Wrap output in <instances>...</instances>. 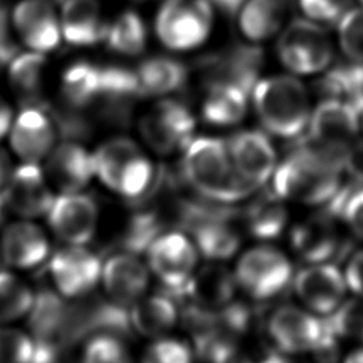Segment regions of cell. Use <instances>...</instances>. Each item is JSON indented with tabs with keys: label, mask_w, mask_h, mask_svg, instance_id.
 I'll use <instances>...</instances> for the list:
<instances>
[{
	"label": "cell",
	"mask_w": 363,
	"mask_h": 363,
	"mask_svg": "<svg viewBox=\"0 0 363 363\" xmlns=\"http://www.w3.org/2000/svg\"><path fill=\"white\" fill-rule=\"evenodd\" d=\"M95 176L115 194L138 201L155 190L160 179L152 160L129 138L105 140L92 153Z\"/></svg>",
	"instance_id": "4"
},
{
	"label": "cell",
	"mask_w": 363,
	"mask_h": 363,
	"mask_svg": "<svg viewBox=\"0 0 363 363\" xmlns=\"http://www.w3.org/2000/svg\"><path fill=\"white\" fill-rule=\"evenodd\" d=\"M213 21L208 0H164L156 16V34L170 50L199 47L210 34Z\"/></svg>",
	"instance_id": "7"
},
{
	"label": "cell",
	"mask_w": 363,
	"mask_h": 363,
	"mask_svg": "<svg viewBox=\"0 0 363 363\" xmlns=\"http://www.w3.org/2000/svg\"><path fill=\"white\" fill-rule=\"evenodd\" d=\"M323 319L339 339L363 343V298L345 299L335 312L323 316Z\"/></svg>",
	"instance_id": "38"
},
{
	"label": "cell",
	"mask_w": 363,
	"mask_h": 363,
	"mask_svg": "<svg viewBox=\"0 0 363 363\" xmlns=\"http://www.w3.org/2000/svg\"><path fill=\"white\" fill-rule=\"evenodd\" d=\"M138 1H145V0H138Z\"/></svg>",
	"instance_id": "54"
},
{
	"label": "cell",
	"mask_w": 363,
	"mask_h": 363,
	"mask_svg": "<svg viewBox=\"0 0 363 363\" xmlns=\"http://www.w3.org/2000/svg\"><path fill=\"white\" fill-rule=\"evenodd\" d=\"M336 41L325 26L305 17L295 18L279 31L277 54L282 65L299 78L325 72L333 62Z\"/></svg>",
	"instance_id": "5"
},
{
	"label": "cell",
	"mask_w": 363,
	"mask_h": 363,
	"mask_svg": "<svg viewBox=\"0 0 363 363\" xmlns=\"http://www.w3.org/2000/svg\"><path fill=\"white\" fill-rule=\"evenodd\" d=\"M289 13V0H247L240 13V27L244 35L254 41H265L277 35Z\"/></svg>",
	"instance_id": "28"
},
{
	"label": "cell",
	"mask_w": 363,
	"mask_h": 363,
	"mask_svg": "<svg viewBox=\"0 0 363 363\" xmlns=\"http://www.w3.org/2000/svg\"><path fill=\"white\" fill-rule=\"evenodd\" d=\"M37 345L26 332L0 325V363H33Z\"/></svg>",
	"instance_id": "40"
},
{
	"label": "cell",
	"mask_w": 363,
	"mask_h": 363,
	"mask_svg": "<svg viewBox=\"0 0 363 363\" xmlns=\"http://www.w3.org/2000/svg\"><path fill=\"white\" fill-rule=\"evenodd\" d=\"M136 75L143 95H164L186 84L187 68L174 58L152 57L139 65Z\"/></svg>",
	"instance_id": "33"
},
{
	"label": "cell",
	"mask_w": 363,
	"mask_h": 363,
	"mask_svg": "<svg viewBox=\"0 0 363 363\" xmlns=\"http://www.w3.org/2000/svg\"><path fill=\"white\" fill-rule=\"evenodd\" d=\"M71 305L64 296L52 291H41L34 295L33 306L28 312V325L37 347L57 353L67 345Z\"/></svg>",
	"instance_id": "23"
},
{
	"label": "cell",
	"mask_w": 363,
	"mask_h": 363,
	"mask_svg": "<svg viewBox=\"0 0 363 363\" xmlns=\"http://www.w3.org/2000/svg\"><path fill=\"white\" fill-rule=\"evenodd\" d=\"M196 119L180 101L162 99L139 122L143 140L159 155L184 149L193 139Z\"/></svg>",
	"instance_id": "10"
},
{
	"label": "cell",
	"mask_w": 363,
	"mask_h": 363,
	"mask_svg": "<svg viewBox=\"0 0 363 363\" xmlns=\"http://www.w3.org/2000/svg\"><path fill=\"white\" fill-rule=\"evenodd\" d=\"M99 81L101 67L85 61L69 65L61 78L64 101L77 109L95 104L99 94Z\"/></svg>",
	"instance_id": "34"
},
{
	"label": "cell",
	"mask_w": 363,
	"mask_h": 363,
	"mask_svg": "<svg viewBox=\"0 0 363 363\" xmlns=\"http://www.w3.org/2000/svg\"><path fill=\"white\" fill-rule=\"evenodd\" d=\"M146 252L153 275L170 292L186 294L199 264V251L193 240L184 233L167 231L159 234Z\"/></svg>",
	"instance_id": "8"
},
{
	"label": "cell",
	"mask_w": 363,
	"mask_h": 363,
	"mask_svg": "<svg viewBox=\"0 0 363 363\" xmlns=\"http://www.w3.org/2000/svg\"><path fill=\"white\" fill-rule=\"evenodd\" d=\"M340 218L354 237L363 240V186L353 187L349 191Z\"/></svg>",
	"instance_id": "43"
},
{
	"label": "cell",
	"mask_w": 363,
	"mask_h": 363,
	"mask_svg": "<svg viewBox=\"0 0 363 363\" xmlns=\"http://www.w3.org/2000/svg\"><path fill=\"white\" fill-rule=\"evenodd\" d=\"M13 123V111L7 101L0 95V140L9 135Z\"/></svg>",
	"instance_id": "47"
},
{
	"label": "cell",
	"mask_w": 363,
	"mask_h": 363,
	"mask_svg": "<svg viewBox=\"0 0 363 363\" xmlns=\"http://www.w3.org/2000/svg\"><path fill=\"white\" fill-rule=\"evenodd\" d=\"M14 164L11 162V157L9 152L0 146V201L3 199V193L11 179V174L14 172Z\"/></svg>",
	"instance_id": "46"
},
{
	"label": "cell",
	"mask_w": 363,
	"mask_h": 363,
	"mask_svg": "<svg viewBox=\"0 0 363 363\" xmlns=\"http://www.w3.org/2000/svg\"><path fill=\"white\" fill-rule=\"evenodd\" d=\"M45 216L52 233L68 245H85L95 235L98 206L89 194L61 193L54 197Z\"/></svg>",
	"instance_id": "12"
},
{
	"label": "cell",
	"mask_w": 363,
	"mask_h": 363,
	"mask_svg": "<svg viewBox=\"0 0 363 363\" xmlns=\"http://www.w3.org/2000/svg\"><path fill=\"white\" fill-rule=\"evenodd\" d=\"M235 285L234 274L227 268L210 265L196 271L187 286L186 295H190L194 299V305L203 309H220L228 305L233 299Z\"/></svg>",
	"instance_id": "30"
},
{
	"label": "cell",
	"mask_w": 363,
	"mask_h": 363,
	"mask_svg": "<svg viewBox=\"0 0 363 363\" xmlns=\"http://www.w3.org/2000/svg\"><path fill=\"white\" fill-rule=\"evenodd\" d=\"M101 282L112 302L132 306L146 295L149 269L133 252L122 251L102 264Z\"/></svg>",
	"instance_id": "21"
},
{
	"label": "cell",
	"mask_w": 363,
	"mask_h": 363,
	"mask_svg": "<svg viewBox=\"0 0 363 363\" xmlns=\"http://www.w3.org/2000/svg\"><path fill=\"white\" fill-rule=\"evenodd\" d=\"M145 96L136 72L121 65L101 67L98 104L99 116L115 125H125L132 115L133 104Z\"/></svg>",
	"instance_id": "20"
},
{
	"label": "cell",
	"mask_w": 363,
	"mask_h": 363,
	"mask_svg": "<svg viewBox=\"0 0 363 363\" xmlns=\"http://www.w3.org/2000/svg\"><path fill=\"white\" fill-rule=\"evenodd\" d=\"M262 64V50L252 44H235L221 52L204 57L200 62L207 85L230 84L248 95L258 81Z\"/></svg>",
	"instance_id": "16"
},
{
	"label": "cell",
	"mask_w": 363,
	"mask_h": 363,
	"mask_svg": "<svg viewBox=\"0 0 363 363\" xmlns=\"http://www.w3.org/2000/svg\"><path fill=\"white\" fill-rule=\"evenodd\" d=\"M21 41L31 50L48 52L60 44V23L48 0H21L11 13Z\"/></svg>",
	"instance_id": "25"
},
{
	"label": "cell",
	"mask_w": 363,
	"mask_h": 363,
	"mask_svg": "<svg viewBox=\"0 0 363 363\" xmlns=\"http://www.w3.org/2000/svg\"><path fill=\"white\" fill-rule=\"evenodd\" d=\"M285 200L274 190L254 199L244 211V221L250 234L259 240H274L282 234L288 223Z\"/></svg>",
	"instance_id": "31"
},
{
	"label": "cell",
	"mask_w": 363,
	"mask_h": 363,
	"mask_svg": "<svg viewBox=\"0 0 363 363\" xmlns=\"http://www.w3.org/2000/svg\"><path fill=\"white\" fill-rule=\"evenodd\" d=\"M57 133L45 108L23 106L9 130L10 147L23 162L40 163L55 146Z\"/></svg>",
	"instance_id": "19"
},
{
	"label": "cell",
	"mask_w": 363,
	"mask_h": 363,
	"mask_svg": "<svg viewBox=\"0 0 363 363\" xmlns=\"http://www.w3.org/2000/svg\"><path fill=\"white\" fill-rule=\"evenodd\" d=\"M60 27L67 43L84 47L104 41L108 23L96 0H64Z\"/></svg>",
	"instance_id": "26"
},
{
	"label": "cell",
	"mask_w": 363,
	"mask_h": 363,
	"mask_svg": "<svg viewBox=\"0 0 363 363\" xmlns=\"http://www.w3.org/2000/svg\"><path fill=\"white\" fill-rule=\"evenodd\" d=\"M356 3L360 4V6H363V0H356Z\"/></svg>",
	"instance_id": "53"
},
{
	"label": "cell",
	"mask_w": 363,
	"mask_h": 363,
	"mask_svg": "<svg viewBox=\"0 0 363 363\" xmlns=\"http://www.w3.org/2000/svg\"><path fill=\"white\" fill-rule=\"evenodd\" d=\"M342 183V163L311 142L294 147L272 174L281 199L306 206H325Z\"/></svg>",
	"instance_id": "1"
},
{
	"label": "cell",
	"mask_w": 363,
	"mask_h": 363,
	"mask_svg": "<svg viewBox=\"0 0 363 363\" xmlns=\"http://www.w3.org/2000/svg\"><path fill=\"white\" fill-rule=\"evenodd\" d=\"M347 289L363 298V248L349 257L343 272Z\"/></svg>",
	"instance_id": "45"
},
{
	"label": "cell",
	"mask_w": 363,
	"mask_h": 363,
	"mask_svg": "<svg viewBox=\"0 0 363 363\" xmlns=\"http://www.w3.org/2000/svg\"><path fill=\"white\" fill-rule=\"evenodd\" d=\"M179 312L170 295H145L129 309L132 329L146 337H162L177 323Z\"/></svg>",
	"instance_id": "27"
},
{
	"label": "cell",
	"mask_w": 363,
	"mask_h": 363,
	"mask_svg": "<svg viewBox=\"0 0 363 363\" xmlns=\"http://www.w3.org/2000/svg\"><path fill=\"white\" fill-rule=\"evenodd\" d=\"M33 363H55V354L50 353L48 350L37 347V354Z\"/></svg>",
	"instance_id": "51"
},
{
	"label": "cell",
	"mask_w": 363,
	"mask_h": 363,
	"mask_svg": "<svg viewBox=\"0 0 363 363\" xmlns=\"http://www.w3.org/2000/svg\"><path fill=\"white\" fill-rule=\"evenodd\" d=\"M294 291L311 312L328 316L345 301L347 285L333 262L308 264L292 279Z\"/></svg>",
	"instance_id": "15"
},
{
	"label": "cell",
	"mask_w": 363,
	"mask_h": 363,
	"mask_svg": "<svg viewBox=\"0 0 363 363\" xmlns=\"http://www.w3.org/2000/svg\"><path fill=\"white\" fill-rule=\"evenodd\" d=\"M323 316L318 318L309 309L284 305L275 309L267 323V330L275 347L291 354L312 353L325 335Z\"/></svg>",
	"instance_id": "11"
},
{
	"label": "cell",
	"mask_w": 363,
	"mask_h": 363,
	"mask_svg": "<svg viewBox=\"0 0 363 363\" xmlns=\"http://www.w3.org/2000/svg\"><path fill=\"white\" fill-rule=\"evenodd\" d=\"M248 94L230 84H210L203 102V118L216 126L238 123L247 112Z\"/></svg>",
	"instance_id": "32"
},
{
	"label": "cell",
	"mask_w": 363,
	"mask_h": 363,
	"mask_svg": "<svg viewBox=\"0 0 363 363\" xmlns=\"http://www.w3.org/2000/svg\"><path fill=\"white\" fill-rule=\"evenodd\" d=\"M234 278L248 296L255 301H267L289 286L294 279V268L289 258L278 248L258 245L240 257Z\"/></svg>",
	"instance_id": "6"
},
{
	"label": "cell",
	"mask_w": 363,
	"mask_h": 363,
	"mask_svg": "<svg viewBox=\"0 0 363 363\" xmlns=\"http://www.w3.org/2000/svg\"><path fill=\"white\" fill-rule=\"evenodd\" d=\"M360 132L363 133V116L360 118Z\"/></svg>",
	"instance_id": "52"
},
{
	"label": "cell",
	"mask_w": 363,
	"mask_h": 363,
	"mask_svg": "<svg viewBox=\"0 0 363 363\" xmlns=\"http://www.w3.org/2000/svg\"><path fill=\"white\" fill-rule=\"evenodd\" d=\"M44 173L61 193L81 191L95 176L92 153L77 140H65L45 157Z\"/></svg>",
	"instance_id": "24"
},
{
	"label": "cell",
	"mask_w": 363,
	"mask_h": 363,
	"mask_svg": "<svg viewBox=\"0 0 363 363\" xmlns=\"http://www.w3.org/2000/svg\"><path fill=\"white\" fill-rule=\"evenodd\" d=\"M335 41L346 60L363 65V6L356 4L336 24Z\"/></svg>",
	"instance_id": "37"
},
{
	"label": "cell",
	"mask_w": 363,
	"mask_h": 363,
	"mask_svg": "<svg viewBox=\"0 0 363 363\" xmlns=\"http://www.w3.org/2000/svg\"><path fill=\"white\" fill-rule=\"evenodd\" d=\"M34 302L31 288L17 275L0 271V325L28 315Z\"/></svg>",
	"instance_id": "36"
},
{
	"label": "cell",
	"mask_w": 363,
	"mask_h": 363,
	"mask_svg": "<svg viewBox=\"0 0 363 363\" xmlns=\"http://www.w3.org/2000/svg\"><path fill=\"white\" fill-rule=\"evenodd\" d=\"M50 255V241L35 223L20 218L0 234V259L14 269L40 267Z\"/></svg>",
	"instance_id": "22"
},
{
	"label": "cell",
	"mask_w": 363,
	"mask_h": 363,
	"mask_svg": "<svg viewBox=\"0 0 363 363\" xmlns=\"http://www.w3.org/2000/svg\"><path fill=\"white\" fill-rule=\"evenodd\" d=\"M183 150L182 170L184 179L207 201L231 204L247 199L254 191L238 176L227 143L221 139L194 138Z\"/></svg>",
	"instance_id": "2"
},
{
	"label": "cell",
	"mask_w": 363,
	"mask_h": 363,
	"mask_svg": "<svg viewBox=\"0 0 363 363\" xmlns=\"http://www.w3.org/2000/svg\"><path fill=\"white\" fill-rule=\"evenodd\" d=\"M104 41L118 54H140L146 45V27L142 17L135 11L121 13L113 23L108 24Z\"/></svg>",
	"instance_id": "35"
},
{
	"label": "cell",
	"mask_w": 363,
	"mask_h": 363,
	"mask_svg": "<svg viewBox=\"0 0 363 363\" xmlns=\"http://www.w3.org/2000/svg\"><path fill=\"white\" fill-rule=\"evenodd\" d=\"M82 363H133L123 337L96 333L85 343Z\"/></svg>",
	"instance_id": "39"
},
{
	"label": "cell",
	"mask_w": 363,
	"mask_h": 363,
	"mask_svg": "<svg viewBox=\"0 0 363 363\" xmlns=\"http://www.w3.org/2000/svg\"><path fill=\"white\" fill-rule=\"evenodd\" d=\"M356 4V0H298L303 17L322 26H336Z\"/></svg>",
	"instance_id": "41"
},
{
	"label": "cell",
	"mask_w": 363,
	"mask_h": 363,
	"mask_svg": "<svg viewBox=\"0 0 363 363\" xmlns=\"http://www.w3.org/2000/svg\"><path fill=\"white\" fill-rule=\"evenodd\" d=\"M208 1L211 6L223 11L225 16H234L242 9L247 0H208Z\"/></svg>",
	"instance_id": "49"
},
{
	"label": "cell",
	"mask_w": 363,
	"mask_h": 363,
	"mask_svg": "<svg viewBox=\"0 0 363 363\" xmlns=\"http://www.w3.org/2000/svg\"><path fill=\"white\" fill-rule=\"evenodd\" d=\"M231 162L238 176L252 189L262 187L277 167V152L267 133L247 129L234 133L227 142Z\"/></svg>",
	"instance_id": "17"
},
{
	"label": "cell",
	"mask_w": 363,
	"mask_h": 363,
	"mask_svg": "<svg viewBox=\"0 0 363 363\" xmlns=\"http://www.w3.org/2000/svg\"><path fill=\"white\" fill-rule=\"evenodd\" d=\"M299 354H291L281 350H274L267 353V356L259 363H308L306 360L298 357Z\"/></svg>",
	"instance_id": "48"
},
{
	"label": "cell",
	"mask_w": 363,
	"mask_h": 363,
	"mask_svg": "<svg viewBox=\"0 0 363 363\" xmlns=\"http://www.w3.org/2000/svg\"><path fill=\"white\" fill-rule=\"evenodd\" d=\"M54 200L51 184L38 163L23 162L14 167L3 193L4 206L20 218L45 216Z\"/></svg>",
	"instance_id": "18"
},
{
	"label": "cell",
	"mask_w": 363,
	"mask_h": 363,
	"mask_svg": "<svg viewBox=\"0 0 363 363\" xmlns=\"http://www.w3.org/2000/svg\"><path fill=\"white\" fill-rule=\"evenodd\" d=\"M343 363H363V345L353 349L352 352H349L345 356Z\"/></svg>",
	"instance_id": "50"
},
{
	"label": "cell",
	"mask_w": 363,
	"mask_h": 363,
	"mask_svg": "<svg viewBox=\"0 0 363 363\" xmlns=\"http://www.w3.org/2000/svg\"><path fill=\"white\" fill-rule=\"evenodd\" d=\"M102 262L84 245H68L58 250L50 259V275L60 295L82 298L101 281Z\"/></svg>",
	"instance_id": "14"
},
{
	"label": "cell",
	"mask_w": 363,
	"mask_h": 363,
	"mask_svg": "<svg viewBox=\"0 0 363 363\" xmlns=\"http://www.w3.org/2000/svg\"><path fill=\"white\" fill-rule=\"evenodd\" d=\"M342 170L349 183L363 186V140H357L346 152L342 160Z\"/></svg>",
	"instance_id": "44"
},
{
	"label": "cell",
	"mask_w": 363,
	"mask_h": 363,
	"mask_svg": "<svg viewBox=\"0 0 363 363\" xmlns=\"http://www.w3.org/2000/svg\"><path fill=\"white\" fill-rule=\"evenodd\" d=\"M309 142L340 163L353 143L359 140L360 116L340 99H325L313 106L308 123Z\"/></svg>",
	"instance_id": "9"
},
{
	"label": "cell",
	"mask_w": 363,
	"mask_h": 363,
	"mask_svg": "<svg viewBox=\"0 0 363 363\" xmlns=\"http://www.w3.org/2000/svg\"><path fill=\"white\" fill-rule=\"evenodd\" d=\"M45 67L47 58L38 51L18 54L10 61L9 82L23 106L47 108L48 102L41 95Z\"/></svg>",
	"instance_id": "29"
},
{
	"label": "cell",
	"mask_w": 363,
	"mask_h": 363,
	"mask_svg": "<svg viewBox=\"0 0 363 363\" xmlns=\"http://www.w3.org/2000/svg\"><path fill=\"white\" fill-rule=\"evenodd\" d=\"M142 363H191V350L184 340L156 337L145 352Z\"/></svg>",
	"instance_id": "42"
},
{
	"label": "cell",
	"mask_w": 363,
	"mask_h": 363,
	"mask_svg": "<svg viewBox=\"0 0 363 363\" xmlns=\"http://www.w3.org/2000/svg\"><path fill=\"white\" fill-rule=\"evenodd\" d=\"M336 217L320 210L294 225L291 245L296 255L308 264L330 262L347 254V241L343 238Z\"/></svg>",
	"instance_id": "13"
},
{
	"label": "cell",
	"mask_w": 363,
	"mask_h": 363,
	"mask_svg": "<svg viewBox=\"0 0 363 363\" xmlns=\"http://www.w3.org/2000/svg\"><path fill=\"white\" fill-rule=\"evenodd\" d=\"M251 94L265 132L281 139H295L306 132L313 105L299 77L294 74L267 77L257 81Z\"/></svg>",
	"instance_id": "3"
}]
</instances>
